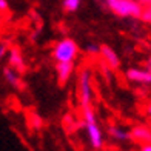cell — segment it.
Listing matches in <instances>:
<instances>
[{
    "label": "cell",
    "instance_id": "obj_4",
    "mask_svg": "<svg viewBox=\"0 0 151 151\" xmlns=\"http://www.w3.org/2000/svg\"><path fill=\"white\" fill-rule=\"evenodd\" d=\"M77 56V45L73 39H63L52 48V59L57 62H74Z\"/></svg>",
    "mask_w": 151,
    "mask_h": 151
},
{
    "label": "cell",
    "instance_id": "obj_2",
    "mask_svg": "<svg viewBox=\"0 0 151 151\" xmlns=\"http://www.w3.org/2000/svg\"><path fill=\"white\" fill-rule=\"evenodd\" d=\"M108 8L120 17H142V6L136 0H105Z\"/></svg>",
    "mask_w": 151,
    "mask_h": 151
},
{
    "label": "cell",
    "instance_id": "obj_10",
    "mask_svg": "<svg viewBox=\"0 0 151 151\" xmlns=\"http://www.w3.org/2000/svg\"><path fill=\"white\" fill-rule=\"evenodd\" d=\"M131 139L139 143H148L151 142V129L147 127H134L131 129Z\"/></svg>",
    "mask_w": 151,
    "mask_h": 151
},
{
    "label": "cell",
    "instance_id": "obj_17",
    "mask_svg": "<svg viewBox=\"0 0 151 151\" xmlns=\"http://www.w3.org/2000/svg\"><path fill=\"white\" fill-rule=\"evenodd\" d=\"M5 52H6V45L2 43V46H0V56L3 57V56H5Z\"/></svg>",
    "mask_w": 151,
    "mask_h": 151
},
{
    "label": "cell",
    "instance_id": "obj_8",
    "mask_svg": "<svg viewBox=\"0 0 151 151\" xmlns=\"http://www.w3.org/2000/svg\"><path fill=\"white\" fill-rule=\"evenodd\" d=\"M3 79L11 88H19L20 86V73L19 70L12 66H5L3 68Z\"/></svg>",
    "mask_w": 151,
    "mask_h": 151
},
{
    "label": "cell",
    "instance_id": "obj_15",
    "mask_svg": "<svg viewBox=\"0 0 151 151\" xmlns=\"http://www.w3.org/2000/svg\"><path fill=\"white\" fill-rule=\"evenodd\" d=\"M140 150H142V151H151V142H148V143H142Z\"/></svg>",
    "mask_w": 151,
    "mask_h": 151
},
{
    "label": "cell",
    "instance_id": "obj_1",
    "mask_svg": "<svg viewBox=\"0 0 151 151\" xmlns=\"http://www.w3.org/2000/svg\"><path fill=\"white\" fill-rule=\"evenodd\" d=\"M82 111H83V123H85V128H86L90 145L94 150H100L104 147V134H102V129L97 125V120H96V116H94L91 105L82 108Z\"/></svg>",
    "mask_w": 151,
    "mask_h": 151
},
{
    "label": "cell",
    "instance_id": "obj_12",
    "mask_svg": "<svg viewBox=\"0 0 151 151\" xmlns=\"http://www.w3.org/2000/svg\"><path fill=\"white\" fill-rule=\"evenodd\" d=\"M82 0H62V6L66 12H74L79 9Z\"/></svg>",
    "mask_w": 151,
    "mask_h": 151
},
{
    "label": "cell",
    "instance_id": "obj_11",
    "mask_svg": "<svg viewBox=\"0 0 151 151\" xmlns=\"http://www.w3.org/2000/svg\"><path fill=\"white\" fill-rule=\"evenodd\" d=\"M8 65L12 66V68H16V70L19 71H22L23 70V57H22V54H20V51L17 50V48H11L9 52H8Z\"/></svg>",
    "mask_w": 151,
    "mask_h": 151
},
{
    "label": "cell",
    "instance_id": "obj_13",
    "mask_svg": "<svg viewBox=\"0 0 151 151\" xmlns=\"http://www.w3.org/2000/svg\"><path fill=\"white\" fill-rule=\"evenodd\" d=\"M85 51L88 54H91V56H97V54H100V46L96 43H88L85 46Z\"/></svg>",
    "mask_w": 151,
    "mask_h": 151
},
{
    "label": "cell",
    "instance_id": "obj_16",
    "mask_svg": "<svg viewBox=\"0 0 151 151\" xmlns=\"http://www.w3.org/2000/svg\"><path fill=\"white\" fill-rule=\"evenodd\" d=\"M6 8H8V0H0V9L5 11Z\"/></svg>",
    "mask_w": 151,
    "mask_h": 151
},
{
    "label": "cell",
    "instance_id": "obj_19",
    "mask_svg": "<svg viewBox=\"0 0 151 151\" xmlns=\"http://www.w3.org/2000/svg\"><path fill=\"white\" fill-rule=\"evenodd\" d=\"M147 114H148L150 117H151V104H150V105L147 106Z\"/></svg>",
    "mask_w": 151,
    "mask_h": 151
},
{
    "label": "cell",
    "instance_id": "obj_14",
    "mask_svg": "<svg viewBox=\"0 0 151 151\" xmlns=\"http://www.w3.org/2000/svg\"><path fill=\"white\" fill-rule=\"evenodd\" d=\"M140 19L143 20V22H147V23H151V6H150V8H147V9H143Z\"/></svg>",
    "mask_w": 151,
    "mask_h": 151
},
{
    "label": "cell",
    "instance_id": "obj_3",
    "mask_svg": "<svg viewBox=\"0 0 151 151\" xmlns=\"http://www.w3.org/2000/svg\"><path fill=\"white\" fill-rule=\"evenodd\" d=\"M77 94L80 100V106H90L91 99H93V80H91V73L88 70H82L77 77Z\"/></svg>",
    "mask_w": 151,
    "mask_h": 151
},
{
    "label": "cell",
    "instance_id": "obj_6",
    "mask_svg": "<svg viewBox=\"0 0 151 151\" xmlns=\"http://www.w3.org/2000/svg\"><path fill=\"white\" fill-rule=\"evenodd\" d=\"M127 79L136 82V83H151V71L148 68L140 70V68H129L125 73Z\"/></svg>",
    "mask_w": 151,
    "mask_h": 151
},
{
    "label": "cell",
    "instance_id": "obj_18",
    "mask_svg": "<svg viewBox=\"0 0 151 151\" xmlns=\"http://www.w3.org/2000/svg\"><path fill=\"white\" fill-rule=\"evenodd\" d=\"M147 68H148V70L151 71V57H150V59L147 60Z\"/></svg>",
    "mask_w": 151,
    "mask_h": 151
},
{
    "label": "cell",
    "instance_id": "obj_7",
    "mask_svg": "<svg viewBox=\"0 0 151 151\" xmlns=\"http://www.w3.org/2000/svg\"><path fill=\"white\" fill-rule=\"evenodd\" d=\"M74 70V63L73 62H57L56 63V73H57V80L59 83H66L70 80L71 74Z\"/></svg>",
    "mask_w": 151,
    "mask_h": 151
},
{
    "label": "cell",
    "instance_id": "obj_5",
    "mask_svg": "<svg viewBox=\"0 0 151 151\" xmlns=\"http://www.w3.org/2000/svg\"><path fill=\"white\" fill-rule=\"evenodd\" d=\"M100 56H102V62H105L111 70H117L120 66V59L117 56V52H116L111 46L102 45L100 46Z\"/></svg>",
    "mask_w": 151,
    "mask_h": 151
},
{
    "label": "cell",
    "instance_id": "obj_9",
    "mask_svg": "<svg viewBox=\"0 0 151 151\" xmlns=\"http://www.w3.org/2000/svg\"><path fill=\"white\" fill-rule=\"evenodd\" d=\"M108 134L111 136V139L117 140V142H127L131 139V131L122 128V127H117V125H111L108 127Z\"/></svg>",
    "mask_w": 151,
    "mask_h": 151
}]
</instances>
